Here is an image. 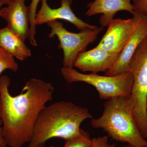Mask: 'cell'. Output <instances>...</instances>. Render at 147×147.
I'll use <instances>...</instances> for the list:
<instances>
[{
  "mask_svg": "<svg viewBox=\"0 0 147 147\" xmlns=\"http://www.w3.org/2000/svg\"><path fill=\"white\" fill-rule=\"evenodd\" d=\"M91 124L95 128L103 129L113 140L133 147H147V140L142 136L134 118L130 97L106 100L102 115L92 119Z\"/></svg>",
  "mask_w": 147,
  "mask_h": 147,
  "instance_id": "3957f363",
  "label": "cell"
},
{
  "mask_svg": "<svg viewBox=\"0 0 147 147\" xmlns=\"http://www.w3.org/2000/svg\"><path fill=\"white\" fill-rule=\"evenodd\" d=\"M61 71L67 83L84 82L94 87L101 100L130 96L133 77L130 71L113 76H101L94 73L85 74L75 69L65 67L61 68Z\"/></svg>",
  "mask_w": 147,
  "mask_h": 147,
  "instance_id": "5b68a950",
  "label": "cell"
},
{
  "mask_svg": "<svg viewBox=\"0 0 147 147\" xmlns=\"http://www.w3.org/2000/svg\"><path fill=\"white\" fill-rule=\"evenodd\" d=\"M92 118L88 108L70 101H58L45 106L37 121L28 147H43L53 138L72 139L81 132L82 122Z\"/></svg>",
  "mask_w": 147,
  "mask_h": 147,
  "instance_id": "7a4b0ae2",
  "label": "cell"
},
{
  "mask_svg": "<svg viewBox=\"0 0 147 147\" xmlns=\"http://www.w3.org/2000/svg\"><path fill=\"white\" fill-rule=\"evenodd\" d=\"M40 1L41 0H32L30 4L28 7L30 27L28 38L30 44L34 46L37 45L35 37L36 34V25L35 24L34 21L36 16L37 8Z\"/></svg>",
  "mask_w": 147,
  "mask_h": 147,
  "instance_id": "5bb4252c",
  "label": "cell"
},
{
  "mask_svg": "<svg viewBox=\"0 0 147 147\" xmlns=\"http://www.w3.org/2000/svg\"><path fill=\"white\" fill-rule=\"evenodd\" d=\"M2 6V5H0V10H1V7Z\"/></svg>",
  "mask_w": 147,
  "mask_h": 147,
  "instance_id": "603a6c76",
  "label": "cell"
},
{
  "mask_svg": "<svg viewBox=\"0 0 147 147\" xmlns=\"http://www.w3.org/2000/svg\"><path fill=\"white\" fill-rule=\"evenodd\" d=\"M47 25L51 28L49 37L51 38L56 36L59 40L58 48L63 51V67L67 68H73L78 55L86 51L88 45L96 40L98 34L103 30L101 27L75 33L67 31L64 28L63 24L58 21H51Z\"/></svg>",
  "mask_w": 147,
  "mask_h": 147,
  "instance_id": "8992f818",
  "label": "cell"
},
{
  "mask_svg": "<svg viewBox=\"0 0 147 147\" xmlns=\"http://www.w3.org/2000/svg\"><path fill=\"white\" fill-rule=\"evenodd\" d=\"M18 69V63L14 57L0 47V75L6 69L16 72Z\"/></svg>",
  "mask_w": 147,
  "mask_h": 147,
  "instance_id": "9a60e30c",
  "label": "cell"
},
{
  "mask_svg": "<svg viewBox=\"0 0 147 147\" xmlns=\"http://www.w3.org/2000/svg\"><path fill=\"white\" fill-rule=\"evenodd\" d=\"M129 71L133 77L130 96L133 117L140 133L147 140V37L129 61Z\"/></svg>",
  "mask_w": 147,
  "mask_h": 147,
  "instance_id": "277c9868",
  "label": "cell"
},
{
  "mask_svg": "<svg viewBox=\"0 0 147 147\" xmlns=\"http://www.w3.org/2000/svg\"><path fill=\"white\" fill-rule=\"evenodd\" d=\"M72 1L73 0H61L60 7L53 9L48 5L47 0H41V7L36 13L35 24L41 25L61 19L73 24L80 31L97 28L96 26L87 24L76 16L71 9Z\"/></svg>",
  "mask_w": 147,
  "mask_h": 147,
  "instance_id": "ba28073f",
  "label": "cell"
},
{
  "mask_svg": "<svg viewBox=\"0 0 147 147\" xmlns=\"http://www.w3.org/2000/svg\"><path fill=\"white\" fill-rule=\"evenodd\" d=\"M123 147H133L131 146H130V145L127 144V145L126 146H123Z\"/></svg>",
  "mask_w": 147,
  "mask_h": 147,
  "instance_id": "7402d4cb",
  "label": "cell"
},
{
  "mask_svg": "<svg viewBox=\"0 0 147 147\" xmlns=\"http://www.w3.org/2000/svg\"><path fill=\"white\" fill-rule=\"evenodd\" d=\"M42 147H44V146ZM63 147H64V146H63Z\"/></svg>",
  "mask_w": 147,
  "mask_h": 147,
  "instance_id": "cb8c5ba5",
  "label": "cell"
},
{
  "mask_svg": "<svg viewBox=\"0 0 147 147\" xmlns=\"http://www.w3.org/2000/svg\"><path fill=\"white\" fill-rule=\"evenodd\" d=\"M1 117V98H0V118Z\"/></svg>",
  "mask_w": 147,
  "mask_h": 147,
  "instance_id": "44dd1931",
  "label": "cell"
},
{
  "mask_svg": "<svg viewBox=\"0 0 147 147\" xmlns=\"http://www.w3.org/2000/svg\"><path fill=\"white\" fill-rule=\"evenodd\" d=\"M132 18L113 19L108 30L96 47L111 53H121L133 34L138 21V13L134 10Z\"/></svg>",
  "mask_w": 147,
  "mask_h": 147,
  "instance_id": "52a82bcc",
  "label": "cell"
},
{
  "mask_svg": "<svg viewBox=\"0 0 147 147\" xmlns=\"http://www.w3.org/2000/svg\"><path fill=\"white\" fill-rule=\"evenodd\" d=\"M120 53H111L96 47L80 53L74 63V66L83 71L93 73L106 72L118 59Z\"/></svg>",
  "mask_w": 147,
  "mask_h": 147,
  "instance_id": "30bf717a",
  "label": "cell"
},
{
  "mask_svg": "<svg viewBox=\"0 0 147 147\" xmlns=\"http://www.w3.org/2000/svg\"><path fill=\"white\" fill-rule=\"evenodd\" d=\"M13 0H0V5H2L3 4H8Z\"/></svg>",
  "mask_w": 147,
  "mask_h": 147,
  "instance_id": "ffe728a7",
  "label": "cell"
},
{
  "mask_svg": "<svg viewBox=\"0 0 147 147\" xmlns=\"http://www.w3.org/2000/svg\"><path fill=\"white\" fill-rule=\"evenodd\" d=\"M90 147H115V145L109 144L108 137L104 136L92 139Z\"/></svg>",
  "mask_w": 147,
  "mask_h": 147,
  "instance_id": "e0dca14e",
  "label": "cell"
},
{
  "mask_svg": "<svg viewBox=\"0 0 147 147\" xmlns=\"http://www.w3.org/2000/svg\"><path fill=\"white\" fill-rule=\"evenodd\" d=\"M25 41L8 26L0 29V47L13 57L24 61L30 57L31 50Z\"/></svg>",
  "mask_w": 147,
  "mask_h": 147,
  "instance_id": "4fadbf2b",
  "label": "cell"
},
{
  "mask_svg": "<svg viewBox=\"0 0 147 147\" xmlns=\"http://www.w3.org/2000/svg\"><path fill=\"white\" fill-rule=\"evenodd\" d=\"M26 0H13L0 10V16L9 27L24 41L30 34L29 11Z\"/></svg>",
  "mask_w": 147,
  "mask_h": 147,
  "instance_id": "8fae6325",
  "label": "cell"
},
{
  "mask_svg": "<svg viewBox=\"0 0 147 147\" xmlns=\"http://www.w3.org/2000/svg\"><path fill=\"white\" fill-rule=\"evenodd\" d=\"M2 125V121L0 118V147H7V145L3 136Z\"/></svg>",
  "mask_w": 147,
  "mask_h": 147,
  "instance_id": "d6986e66",
  "label": "cell"
},
{
  "mask_svg": "<svg viewBox=\"0 0 147 147\" xmlns=\"http://www.w3.org/2000/svg\"><path fill=\"white\" fill-rule=\"evenodd\" d=\"M92 139L89 133L81 129L80 134L76 137L65 141L64 147H90Z\"/></svg>",
  "mask_w": 147,
  "mask_h": 147,
  "instance_id": "2e32d148",
  "label": "cell"
},
{
  "mask_svg": "<svg viewBox=\"0 0 147 147\" xmlns=\"http://www.w3.org/2000/svg\"><path fill=\"white\" fill-rule=\"evenodd\" d=\"M133 0H94L87 5L86 15L92 16L101 14L99 24L101 27L108 26L119 11H126L131 14L134 10L131 1Z\"/></svg>",
  "mask_w": 147,
  "mask_h": 147,
  "instance_id": "7c38bea8",
  "label": "cell"
},
{
  "mask_svg": "<svg viewBox=\"0 0 147 147\" xmlns=\"http://www.w3.org/2000/svg\"><path fill=\"white\" fill-rule=\"evenodd\" d=\"M137 11L138 21L134 32L114 65L105 72L106 76H115L129 71V61L137 47L147 37V16Z\"/></svg>",
  "mask_w": 147,
  "mask_h": 147,
  "instance_id": "9c48e42d",
  "label": "cell"
},
{
  "mask_svg": "<svg viewBox=\"0 0 147 147\" xmlns=\"http://www.w3.org/2000/svg\"><path fill=\"white\" fill-rule=\"evenodd\" d=\"M132 5L134 10L147 16V0H133Z\"/></svg>",
  "mask_w": 147,
  "mask_h": 147,
  "instance_id": "ac0fdd59",
  "label": "cell"
},
{
  "mask_svg": "<svg viewBox=\"0 0 147 147\" xmlns=\"http://www.w3.org/2000/svg\"><path fill=\"white\" fill-rule=\"evenodd\" d=\"M10 84L8 76L0 77L3 136L7 146L22 147L31 140L40 114L53 99L55 88L51 83L32 78L21 94L12 96L9 90Z\"/></svg>",
  "mask_w": 147,
  "mask_h": 147,
  "instance_id": "6da1fadb",
  "label": "cell"
}]
</instances>
